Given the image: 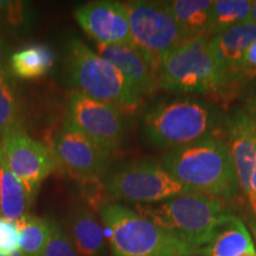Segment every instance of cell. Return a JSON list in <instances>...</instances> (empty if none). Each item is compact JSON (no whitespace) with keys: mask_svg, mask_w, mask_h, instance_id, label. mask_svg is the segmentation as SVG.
Returning <instances> with one entry per match:
<instances>
[{"mask_svg":"<svg viewBox=\"0 0 256 256\" xmlns=\"http://www.w3.org/2000/svg\"><path fill=\"white\" fill-rule=\"evenodd\" d=\"M160 162L194 194L228 202L240 192L228 145L215 136L168 151Z\"/></svg>","mask_w":256,"mask_h":256,"instance_id":"cell-1","label":"cell"},{"mask_svg":"<svg viewBox=\"0 0 256 256\" xmlns=\"http://www.w3.org/2000/svg\"><path fill=\"white\" fill-rule=\"evenodd\" d=\"M136 211L184 242L203 249L235 217L226 200L200 194H182L154 204H136Z\"/></svg>","mask_w":256,"mask_h":256,"instance_id":"cell-2","label":"cell"},{"mask_svg":"<svg viewBox=\"0 0 256 256\" xmlns=\"http://www.w3.org/2000/svg\"><path fill=\"white\" fill-rule=\"evenodd\" d=\"M108 236L112 256H198L197 248L160 228L136 210L116 203L98 209Z\"/></svg>","mask_w":256,"mask_h":256,"instance_id":"cell-3","label":"cell"},{"mask_svg":"<svg viewBox=\"0 0 256 256\" xmlns=\"http://www.w3.org/2000/svg\"><path fill=\"white\" fill-rule=\"evenodd\" d=\"M156 75L159 89L174 94L206 95L229 83L206 37L188 40L170 51Z\"/></svg>","mask_w":256,"mask_h":256,"instance_id":"cell-4","label":"cell"},{"mask_svg":"<svg viewBox=\"0 0 256 256\" xmlns=\"http://www.w3.org/2000/svg\"><path fill=\"white\" fill-rule=\"evenodd\" d=\"M66 69L78 92L94 100L112 104L124 114L142 106V96L116 66L83 44L72 40L68 44Z\"/></svg>","mask_w":256,"mask_h":256,"instance_id":"cell-5","label":"cell"},{"mask_svg":"<svg viewBox=\"0 0 256 256\" xmlns=\"http://www.w3.org/2000/svg\"><path fill=\"white\" fill-rule=\"evenodd\" d=\"M217 122L215 108L191 98L166 100L144 116V132L153 145L168 151L212 136Z\"/></svg>","mask_w":256,"mask_h":256,"instance_id":"cell-6","label":"cell"},{"mask_svg":"<svg viewBox=\"0 0 256 256\" xmlns=\"http://www.w3.org/2000/svg\"><path fill=\"white\" fill-rule=\"evenodd\" d=\"M104 191L114 200L154 204L186 194H194L179 183L162 162L152 159L130 160L108 172Z\"/></svg>","mask_w":256,"mask_h":256,"instance_id":"cell-7","label":"cell"},{"mask_svg":"<svg viewBox=\"0 0 256 256\" xmlns=\"http://www.w3.org/2000/svg\"><path fill=\"white\" fill-rule=\"evenodd\" d=\"M124 5L133 46L146 57L156 72L162 60L188 38L162 2L136 0L124 2Z\"/></svg>","mask_w":256,"mask_h":256,"instance_id":"cell-8","label":"cell"},{"mask_svg":"<svg viewBox=\"0 0 256 256\" xmlns=\"http://www.w3.org/2000/svg\"><path fill=\"white\" fill-rule=\"evenodd\" d=\"M0 162L24 184L32 198L42 182L58 166L52 150L28 136L20 126L10 128L0 136Z\"/></svg>","mask_w":256,"mask_h":256,"instance_id":"cell-9","label":"cell"},{"mask_svg":"<svg viewBox=\"0 0 256 256\" xmlns=\"http://www.w3.org/2000/svg\"><path fill=\"white\" fill-rule=\"evenodd\" d=\"M66 121L112 154L120 147L126 130L122 112L78 92L70 96Z\"/></svg>","mask_w":256,"mask_h":256,"instance_id":"cell-10","label":"cell"},{"mask_svg":"<svg viewBox=\"0 0 256 256\" xmlns=\"http://www.w3.org/2000/svg\"><path fill=\"white\" fill-rule=\"evenodd\" d=\"M52 151L57 165L80 182L100 179L113 156L68 121L57 132Z\"/></svg>","mask_w":256,"mask_h":256,"instance_id":"cell-11","label":"cell"},{"mask_svg":"<svg viewBox=\"0 0 256 256\" xmlns=\"http://www.w3.org/2000/svg\"><path fill=\"white\" fill-rule=\"evenodd\" d=\"M74 16L83 31L96 44L133 46L124 2L107 0L88 2L76 8Z\"/></svg>","mask_w":256,"mask_h":256,"instance_id":"cell-12","label":"cell"},{"mask_svg":"<svg viewBox=\"0 0 256 256\" xmlns=\"http://www.w3.org/2000/svg\"><path fill=\"white\" fill-rule=\"evenodd\" d=\"M228 145L240 192L247 200L250 194V180L256 166V128L243 108L234 112L226 121Z\"/></svg>","mask_w":256,"mask_h":256,"instance_id":"cell-13","label":"cell"},{"mask_svg":"<svg viewBox=\"0 0 256 256\" xmlns=\"http://www.w3.org/2000/svg\"><path fill=\"white\" fill-rule=\"evenodd\" d=\"M96 54L116 66L142 98L159 89L156 72L136 48L96 44Z\"/></svg>","mask_w":256,"mask_h":256,"instance_id":"cell-14","label":"cell"},{"mask_svg":"<svg viewBox=\"0 0 256 256\" xmlns=\"http://www.w3.org/2000/svg\"><path fill=\"white\" fill-rule=\"evenodd\" d=\"M211 49L222 66L228 81L238 78V70L246 51L256 42V25L240 24L209 38Z\"/></svg>","mask_w":256,"mask_h":256,"instance_id":"cell-15","label":"cell"},{"mask_svg":"<svg viewBox=\"0 0 256 256\" xmlns=\"http://www.w3.org/2000/svg\"><path fill=\"white\" fill-rule=\"evenodd\" d=\"M162 4L188 40L209 38L214 0H168Z\"/></svg>","mask_w":256,"mask_h":256,"instance_id":"cell-16","label":"cell"},{"mask_svg":"<svg viewBox=\"0 0 256 256\" xmlns=\"http://www.w3.org/2000/svg\"><path fill=\"white\" fill-rule=\"evenodd\" d=\"M69 238L78 256H98L104 250V230L89 208H78L69 222Z\"/></svg>","mask_w":256,"mask_h":256,"instance_id":"cell-17","label":"cell"},{"mask_svg":"<svg viewBox=\"0 0 256 256\" xmlns=\"http://www.w3.org/2000/svg\"><path fill=\"white\" fill-rule=\"evenodd\" d=\"M256 249L252 234L238 217H234L203 249V256H241Z\"/></svg>","mask_w":256,"mask_h":256,"instance_id":"cell-18","label":"cell"},{"mask_svg":"<svg viewBox=\"0 0 256 256\" xmlns=\"http://www.w3.org/2000/svg\"><path fill=\"white\" fill-rule=\"evenodd\" d=\"M34 198L19 179L0 162V214L2 217L17 222L28 215Z\"/></svg>","mask_w":256,"mask_h":256,"instance_id":"cell-19","label":"cell"},{"mask_svg":"<svg viewBox=\"0 0 256 256\" xmlns=\"http://www.w3.org/2000/svg\"><path fill=\"white\" fill-rule=\"evenodd\" d=\"M54 60L55 57L49 46L34 44L16 51L10 58V66L18 78L36 80L49 72Z\"/></svg>","mask_w":256,"mask_h":256,"instance_id":"cell-20","label":"cell"},{"mask_svg":"<svg viewBox=\"0 0 256 256\" xmlns=\"http://www.w3.org/2000/svg\"><path fill=\"white\" fill-rule=\"evenodd\" d=\"M252 4V0H214L210 37L250 22Z\"/></svg>","mask_w":256,"mask_h":256,"instance_id":"cell-21","label":"cell"},{"mask_svg":"<svg viewBox=\"0 0 256 256\" xmlns=\"http://www.w3.org/2000/svg\"><path fill=\"white\" fill-rule=\"evenodd\" d=\"M19 238V250L26 256H43L49 240L50 222L34 215H25L16 222Z\"/></svg>","mask_w":256,"mask_h":256,"instance_id":"cell-22","label":"cell"},{"mask_svg":"<svg viewBox=\"0 0 256 256\" xmlns=\"http://www.w3.org/2000/svg\"><path fill=\"white\" fill-rule=\"evenodd\" d=\"M19 121L20 110L18 100L5 72L0 76V136L10 128L19 126Z\"/></svg>","mask_w":256,"mask_h":256,"instance_id":"cell-23","label":"cell"},{"mask_svg":"<svg viewBox=\"0 0 256 256\" xmlns=\"http://www.w3.org/2000/svg\"><path fill=\"white\" fill-rule=\"evenodd\" d=\"M43 256H78L68 234L55 222H50V235Z\"/></svg>","mask_w":256,"mask_h":256,"instance_id":"cell-24","label":"cell"},{"mask_svg":"<svg viewBox=\"0 0 256 256\" xmlns=\"http://www.w3.org/2000/svg\"><path fill=\"white\" fill-rule=\"evenodd\" d=\"M19 249V238L16 222L0 216V256L14 254Z\"/></svg>","mask_w":256,"mask_h":256,"instance_id":"cell-25","label":"cell"},{"mask_svg":"<svg viewBox=\"0 0 256 256\" xmlns=\"http://www.w3.org/2000/svg\"><path fill=\"white\" fill-rule=\"evenodd\" d=\"M256 78V42L252 43L248 50L246 51L240 66L238 78Z\"/></svg>","mask_w":256,"mask_h":256,"instance_id":"cell-26","label":"cell"},{"mask_svg":"<svg viewBox=\"0 0 256 256\" xmlns=\"http://www.w3.org/2000/svg\"><path fill=\"white\" fill-rule=\"evenodd\" d=\"M246 202H247L248 209L250 211V220L256 218V166L252 176L250 194Z\"/></svg>","mask_w":256,"mask_h":256,"instance_id":"cell-27","label":"cell"},{"mask_svg":"<svg viewBox=\"0 0 256 256\" xmlns=\"http://www.w3.org/2000/svg\"><path fill=\"white\" fill-rule=\"evenodd\" d=\"M243 110H244L246 113L248 114V116L250 118V120L252 121V124H254V126L256 128V95L247 100Z\"/></svg>","mask_w":256,"mask_h":256,"instance_id":"cell-28","label":"cell"},{"mask_svg":"<svg viewBox=\"0 0 256 256\" xmlns=\"http://www.w3.org/2000/svg\"><path fill=\"white\" fill-rule=\"evenodd\" d=\"M0 70L4 69V37L0 31Z\"/></svg>","mask_w":256,"mask_h":256,"instance_id":"cell-29","label":"cell"},{"mask_svg":"<svg viewBox=\"0 0 256 256\" xmlns=\"http://www.w3.org/2000/svg\"><path fill=\"white\" fill-rule=\"evenodd\" d=\"M250 22L256 25V0H252V12H250Z\"/></svg>","mask_w":256,"mask_h":256,"instance_id":"cell-30","label":"cell"},{"mask_svg":"<svg viewBox=\"0 0 256 256\" xmlns=\"http://www.w3.org/2000/svg\"><path fill=\"white\" fill-rule=\"evenodd\" d=\"M250 229L252 232V240H254L255 247H256V218L250 220Z\"/></svg>","mask_w":256,"mask_h":256,"instance_id":"cell-31","label":"cell"},{"mask_svg":"<svg viewBox=\"0 0 256 256\" xmlns=\"http://www.w3.org/2000/svg\"><path fill=\"white\" fill-rule=\"evenodd\" d=\"M241 256H256V249H252L250 252H244V254H242Z\"/></svg>","mask_w":256,"mask_h":256,"instance_id":"cell-32","label":"cell"},{"mask_svg":"<svg viewBox=\"0 0 256 256\" xmlns=\"http://www.w3.org/2000/svg\"><path fill=\"white\" fill-rule=\"evenodd\" d=\"M8 256H26V255L23 254V252H22L19 250V249H18V250H17V252H14V254H11V255H8Z\"/></svg>","mask_w":256,"mask_h":256,"instance_id":"cell-33","label":"cell"},{"mask_svg":"<svg viewBox=\"0 0 256 256\" xmlns=\"http://www.w3.org/2000/svg\"><path fill=\"white\" fill-rule=\"evenodd\" d=\"M6 72H5V70H0V76H2V74H5Z\"/></svg>","mask_w":256,"mask_h":256,"instance_id":"cell-34","label":"cell"}]
</instances>
